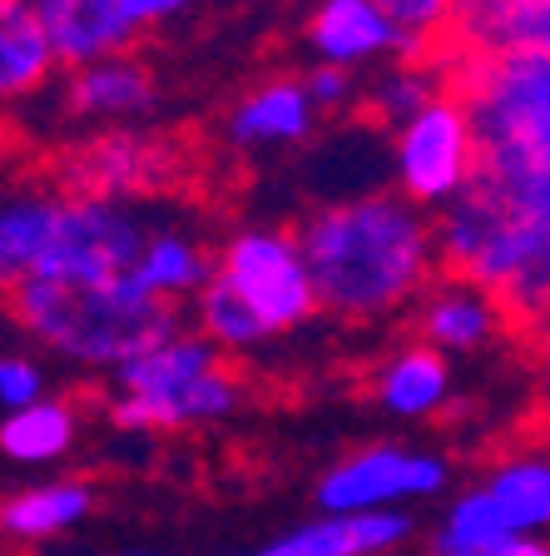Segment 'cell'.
I'll use <instances>...</instances> for the list:
<instances>
[{
	"instance_id": "obj_1",
	"label": "cell",
	"mask_w": 550,
	"mask_h": 556,
	"mask_svg": "<svg viewBox=\"0 0 550 556\" xmlns=\"http://www.w3.org/2000/svg\"><path fill=\"white\" fill-rule=\"evenodd\" d=\"M482 135V174L436 214L442 268L516 318H550V0H461L442 40Z\"/></svg>"
},
{
	"instance_id": "obj_2",
	"label": "cell",
	"mask_w": 550,
	"mask_h": 556,
	"mask_svg": "<svg viewBox=\"0 0 550 556\" xmlns=\"http://www.w3.org/2000/svg\"><path fill=\"white\" fill-rule=\"evenodd\" d=\"M293 229L308 254L322 313L343 324H378L417 308V299L447 274L436 214L392 185L322 199Z\"/></svg>"
},
{
	"instance_id": "obj_3",
	"label": "cell",
	"mask_w": 550,
	"mask_h": 556,
	"mask_svg": "<svg viewBox=\"0 0 550 556\" xmlns=\"http://www.w3.org/2000/svg\"><path fill=\"white\" fill-rule=\"evenodd\" d=\"M159 204L69 194L55 179H25L5 189L0 204V274L65 278V283H110L135 278L139 254L154 233Z\"/></svg>"
},
{
	"instance_id": "obj_4",
	"label": "cell",
	"mask_w": 550,
	"mask_h": 556,
	"mask_svg": "<svg viewBox=\"0 0 550 556\" xmlns=\"http://www.w3.org/2000/svg\"><path fill=\"white\" fill-rule=\"evenodd\" d=\"M11 318L30 343L75 363V368L119 372L144 348L169 338L179 308L154 299L139 278L110 283H65V278H15L5 283Z\"/></svg>"
},
{
	"instance_id": "obj_5",
	"label": "cell",
	"mask_w": 550,
	"mask_h": 556,
	"mask_svg": "<svg viewBox=\"0 0 550 556\" xmlns=\"http://www.w3.org/2000/svg\"><path fill=\"white\" fill-rule=\"evenodd\" d=\"M204 333L174 328L115 372L110 422L119 432H179L243 407V382Z\"/></svg>"
},
{
	"instance_id": "obj_6",
	"label": "cell",
	"mask_w": 550,
	"mask_h": 556,
	"mask_svg": "<svg viewBox=\"0 0 550 556\" xmlns=\"http://www.w3.org/2000/svg\"><path fill=\"white\" fill-rule=\"evenodd\" d=\"M50 179L69 194L125 199V204H164L183 179V150L154 125L90 129L60 144Z\"/></svg>"
},
{
	"instance_id": "obj_7",
	"label": "cell",
	"mask_w": 550,
	"mask_h": 556,
	"mask_svg": "<svg viewBox=\"0 0 550 556\" xmlns=\"http://www.w3.org/2000/svg\"><path fill=\"white\" fill-rule=\"evenodd\" d=\"M387 174L392 189L417 199L422 208L442 214L451 208L482 174V135L471 119V104L451 85L447 94H436L422 115L397 125L387 135Z\"/></svg>"
},
{
	"instance_id": "obj_8",
	"label": "cell",
	"mask_w": 550,
	"mask_h": 556,
	"mask_svg": "<svg viewBox=\"0 0 550 556\" xmlns=\"http://www.w3.org/2000/svg\"><path fill=\"white\" fill-rule=\"evenodd\" d=\"M218 278L268 324V333H298L322 313L298 229L283 224H239L218 239Z\"/></svg>"
},
{
	"instance_id": "obj_9",
	"label": "cell",
	"mask_w": 550,
	"mask_h": 556,
	"mask_svg": "<svg viewBox=\"0 0 550 556\" xmlns=\"http://www.w3.org/2000/svg\"><path fill=\"white\" fill-rule=\"evenodd\" d=\"M159 75L129 50L115 60H94V65L65 70L60 85L46 100L25 104V110H46L60 129L90 135V129H119V125H150L159 115Z\"/></svg>"
},
{
	"instance_id": "obj_10",
	"label": "cell",
	"mask_w": 550,
	"mask_h": 556,
	"mask_svg": "<svg viewBox=\"0 0 550 556\" xmlns=\"http://www.w3.org/2000/svg\"><path fill=\"white\" fill-rule=\"evenodd\" d=\"M451 467L436 452H412L397 442L347 452L318 482V507L353 517V511H401V502L436 497L447 486Z\"/></svg>"
},
{
	"instance_id": "obj_11",
	"label": "cell",
	"mask_w": 550,
	"mask_h": 556,
	"mask_svg": "<svg viewBox=\"0 0 550 556\" xmlns=\"http://www.w3.org/2000/svg\"><path fill=\"white\" fill-rule=\"evenodd\" d=\"M303 50L312 55V65L372 75L401 55H422L426 46H417L378 0H312L303 21Z\"/></svg>"
},
{
	"instance_id": "obj_12",
	"label": "cell",
	"mask_w": 550,
	"mask_h": 556,
	"mask_svg": "<svg viewBox=\"0 0 550 556\" xmlns=\"http://www.w3.org/2000/svg\"><path fill=\"white\" fill-rule=\"evenodd\" d=\"M322 110L312 104L303 75H268V80L248 85L239 100L223 110L218 135L233 154H278V150H303L318 139Z\"/></svg>"
},
{
	"instance_id": "obj_13",
	"label": "cell",
	"mask_w": 550,
	"mask_h": 556,
	"mask_svg": "<svg viewBox=\"0 0 550 556\" xmlns=\"http://www.w3.org/2000/svg\"><path fill=\"white\" fill-rule=\"evenodd\" d=\"M214 274H218V243L183 208L159 204V219H154V233L144 243V254H139L135 278L154 299L179 308V303H194L214 283Z\"/></svg>"
},
{
	"instance_id": "obj_14",
	"label": "cell",
	"mask_w": 550,
	"mask_h": 556,
	"mask_svg": "<svg viewBox=\"0 0 550 556\" xmlns=\"http://www.w3.org/2000/svg\"><path fill=\"white\" fill-rule=\"evenodd\" d=\"M417 338L432 343L436 353H476L486 348L506 324V303L491 289L471 283V278L442 274L412 308Z\"/></svg>"
},
{
	"instance_id": "obj_15",
	"label": "cell",
	"mask_w": 550,
	"mask_h": 556,
	"mask_svg": "<svg viewBox=\"0 0 550 556\" xmlns=\"http://www.w3.org/2000/svg\"><path fill=\"white\" fill-rule=\"evenodd\" d=\"M46 35L55 40V55L65 70L94 65V60L129 55L139 40V25L119 0H30Z\"/></svg>"
},
{
	"instance_id": "obj_16",
	"label": "cell",
	"mask_w": 550,
	"mask_h": 556,
	"mask_svg": "<svg viewBox=\"0 0 550 556\" xmlns=\"http://www.w3.org/2000/svg\"><path fill=\"white\" fill-rule=\"evenodd\" d=\"M65 65L55 55V40L46 35L30 0H0V100L11 110L46 100L60 85Z\"/></svg>"
},
{
	"instance_id": "obj_17",
	"label": "cell",
	"mask_w": 550,
	"mask_h": 556,
	"mask_svg": "<svg viewBox=\"0 0 550 556\" xmlns=\"http://www.w3.org/2000/svg\"><path fill=\"white\" fill-rule=\"evenodd\" d=\"M412 536V517L407 511H353V517H328L293 527L278 542H268L258 556H378L392 552Z\"/></svg>"
},
{
	"instance_id": "obj_18",
	"label": "cell",
	"mask_w": 550,
	"mask_h": 556,
	"mask_svg": "<svg viewBox=\"0 0 550 556\" xmlns=\"http://www.w3.org/2000/svg\"><path fill=\"white\" fill-rule=\"evenodd\" d=\"M372 397H378L382 413L401 417V422L442 413L451 397L447 353H436V348L422 343V338L392 348L387 358L378 363V372H372Z\"/></svg>"
},
{
	"instance_id": "obj_19",
	"label": "cell",
	"mask_w": 550,
	"mask_h": 556,
	"mask_svg": "<svg viewBox=\"0 0 550 556\" xmlns=\"http://www.w3.org/2000/svg\"><path fill=\"white\" fill-rule=\"evenodd\" d=\"M451 65L442 50H422V55H401L392 65L372 70L362 90V119L382 125L392 135L397 125H407L412 115H422L436 94L451 90Z\"/></svg>"
},
{
	"instance_id": "obj_20",
	"label": "cell",
	"mask_w": 550,
	"mask_h": 556,
	"mask_svg": "<svg viewBox=\"0 0 550 556\" xmlns=\"http://www.w3.org/2000/svg\"><path fill=\"white\" fill-rule=\"evenodd\" d=\"M94 511L90 482H46V486H25L15 497H5L0 507V527L11 542H50V536L80 527Z\"/></svg>"
},
{
	"instance_id": "obj_21",
	"label": "cell",
	"mask_w": 550,
	"mask_h": 556,
	"mask_svg": "<svg viewBox=\"0 0 550 556\" xmlns=\"http://www.w3.org/2000/svg\"><path fill=\"white\" fill-rule=\"evenodd\" d=\"M80 438V413L65 397H40L35 407L21 413H5L0 422V452L11 457L15 467H50L60 463Z\"/></svg>"
},
{
	"instance_id": "obj_22",
	"label": "cell",
	"mask_w": 550,
	"mask_h": 556,
	"mask_svg": "<svg viewBox=\"0 0 550 556\" xmlns=\"http://www.w3.org/2000/svg\"><path fill=\"white\" fill-rule=\"evenodd\" d=\"M516 527L506 521V511L496 507V497L486 486L466 492L447 507L442 527L432 532V556H501L516 542Z\"/></svg>"
},
{
	"instance_id": "obj_23",
	"label": "cell",
	"mask_w": 550,
	"mask_h": 556,
	"mask_svg": "<svg viewBox=\"0 0 550 556\" xmlns=\"http://www.w3.org/2000/svg\"><path fill=\"white\" fill-rule=\"evenodd\" d=\"M486 492L521 536L550 527V457H540V452H521V457L496 463L486 477Z\"/></svg>"
},
{
	"instance_id": "obj_24",
	"label": "cell",
	"mask_w": 550,
	"mask_h": 556,
	"mask_svg": "<svg viewBox=\"0 0 550 556\" xmlns=\"http://www.w3.org/2000/svg\"><path fill=\"white\" fill-rule=\"evenodd\" d=\"M194 333H204L218 353H258L264 343H273L268 324L218 274H214V283L194 299Z\"/></svg>"
},
{
	"instance_id": "obj_25",
	"label": "cell",
	"mask_w": 550,
	"mask_h": 556,
	"mask_svg": "<svg viewBox=\"0 0 550 556\" xmlns=\"http://www.w3.org/2000/svg\"><path fill=\"white\" fill-rule=\"evenodd\" d=\"M378 5L426 50L442 46L461 15V0H378Z\"/></svg>"
},
{
	"instance_id": "obj_26",
	"label": "cell",
	"mask_w": 550,
	"mask_h": 556,
	"mask_svg": "<svg viewBox=\"0 0 550 556\" xmlns=\"http://www.w3.org/2000/svg\"><path fill=\"white\" fill-rule=\"evenodd\" d=\"M303 85H308L312 104L322 110V119H328V115H353V110H362V90H367V80H362V75H353V70L312 65L308 75H303Z\"/></svg>"
},
{
	"instance_id": "obj_27",
	"label": "cell",
	"mask_w": 550,
	"mask_h": 556,
	"mask_svg": "<svg viewBox=\"0 0 550 556\" xmlns=\"http://www.w3.org/2000/svg\"><path fill=\"white\" fill-rule=\"evenodd\" d=\"M46 393V368L30 353H5L0 358V407L5 413H21V407H35Z\"/></svg>"
},
{
	"instance_id": "obj_28",
	"label": "cell",
	"mask_w": 550,
	"mask_h": 556,
	"mask_svg": "<svg viewBox=\"0 0 550 556\" xmlns=\"http://www.w3.org/2000/svg\"><path fill=\"white\" fill-rule=\"evenodd\" d=\"M129 11V21L139 25V35L144 30H159V25H174L179 15H189L199 5V0H119Z\"/></svg>"
},
{
	"instance_id": "obj_29",
	"label": "cell",
	"mask_w": 550,
	"mask_h": 556,
	"mask_svg": "<svg viewBox=\"0 0 550 556\" xmlns=\"http://www.w3.org/2000/svg\"><path fill=\"white\" fill-rule=\"evenodd\" d=\"M501 556H550V546L546 542H530V536H516V542L506 546Z\"/></svg>"
},
{
	"instance_id": "obj_30",
	"label": "cell",
	"mask_w": 550,
	"mask_h": 556,
	"mask_svg": "<svg viewBox=\"0 0 550 556\" xmlns=\"http://www.w3.org/2000/svg\"><path fill=\"white\" fill-rule=\"evenodd\" d=\"M540 403H546V413H550V372H546V388H540Z\"/></svg>"
},
{
	"instance_id": "obj_31",
	"label": "cell",
	"mask_w": 550,
	"mask_h": 556,
	"mask_svg": "<svg viewBox=\"0 0 550 556\" xmlns=\"http://www.w3.org/2000/svg\"><path fill=\"white\" fill-rule=\"evenodd\" d=\"M135 556H144V552H135Z\"/></svg>"
}]
</instances>
